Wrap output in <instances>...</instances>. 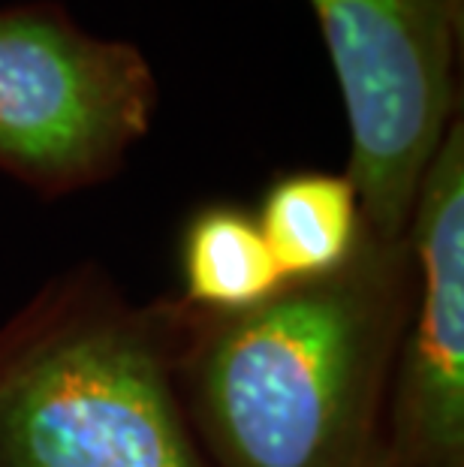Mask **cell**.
<instances>
[{"label":"cell","mask_w":464,"mask_h":467,"mask_svg":"<svg viewBox=\"0 0 464 467\" xmlns=\"http://www.w3.org/2000/svg\"><path fill=\"white\" fill-rule=\"evenodd\" d=\"M413 302L395 365V467H464V121L449 124L407 226Z\"/></svg>","instance_id":"5b68a950"},{"label":"cell","mask_w":464,"mask_h":467,"mask_svg":"<svg viewBox=\"0 0 464 467\" xmlns=\"http://www.w3.org/2000/svg\"><path fill=\"white\" fill-rule=\"evenodd\" d=\"M181 299L133 302L100 265L0 323V467H211L179 392Z\"/></svg>","instance_id":"7a4b0ae2"},{"label":"cell","mask_w":464,"mask_h":467,"mask_svg":"<svg viewBox=\"0 0 464 467\" xmlns=\"http://www.w3.org/2000/svg\"><path fill=\"white\" fill-rule=\"evenodd\" d=\"M160 85L142 48L88 34L61 4L0 6V172L46 200L121 172Z\"/></svg>","instance_id":"277c9868"},{"label":"cell","mask_w":464,"mask_h":467,"mask_svg":"<svg viewBox=\"0 0 464 467\" xmlns=\"http://www.w3.org/2000/svg\"><path fill=\"white\" fill-rule=\"evenodd\" d=\"M413 286L410 244L365 233L338 272L248 311L181 302L179 392L211 467H395L392 383Z\"/></svg>","instance_id":"6da1fadb"},{"label":"cell","mask_w":464,"mask_h":467,"mask_svg":"<svg viewBox=\"0 0 464 467\" xmlns=\"http://www.w3.org/2000/svg\"><path fill=\"white\" fill-rule=\"evenodd\" d=\"M253 217L286 284L338 272L365 242L359 193L344 172H284Z\"/></svg>","instance_id":"8992f818"},{"label":"cell","mask_w":464,"mask_h":467,"mask_svg":"<svg viewBox=\"0 0 464 467\" xmlns=\"http://www.w3.org/2000/svg\"><path fill=\"white\" fill-rule=\"evenodd\" d=\"M350 130L365 233L407 242L419 182L461 115L464 0H308Z\"/></svg>","instance_id":"3957f363"},{"label":"cell","mask_w":464,"mask_h":467,"mask_svg":"<svg viewBox=\"0 0 464 467\" xmlns=\"http://www.w3.org/2000/svg\"><path fill=\"white\" fill-rule=\"evenodd\" d=\"M181 302L211 314L263 305L286 281L251 212L232 202L196 208L181 233Z\"/></svg>","instance_id":"52a82bcc"}]
</instances>
